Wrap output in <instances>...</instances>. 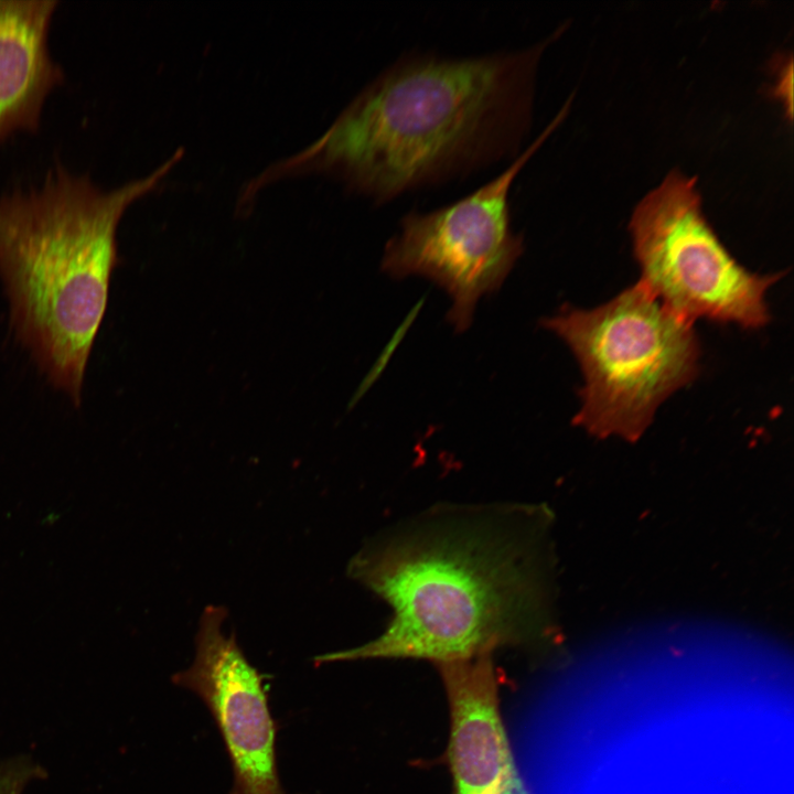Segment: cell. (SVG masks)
Instances as JSON below:
<instances>
[{"mask_svg":"<svg viewBox=\"0 0 794 794\" xmlns=\"http://www.w3.org/2000/svg\"><path fill=\"white\" fill-rule=\"evenodd\" d=\"M540 325L577 358L584 384L573 422L598 437L636 440L661 404L698 372L693 323L640 282L591 310L564 307Z\"/></svg>","mask_w":794,"mask_h":794,"instance_id":"cell-4","label":"cell"},{"mask_svg":"<svg viewBox=\"0 0 794 794\" xmlns=\"http://www.w3.org/2000/svg\"><path fill=\"white\" fill-rule=\"evenodd\" d=\"M629 228L639 282L666 308L691 323H769L766 291L782 275L755 273L734 259L702 213L696 178L669 172L637 203Z\"/></svg>","mask_w":794,"mask_h":794,"instance_id":"cell-5","label":"cell"},{"mask_svg":"<svg viewBox=\"0 0 794 794\" xmlns=\"http://www.w3.org/2000/svg\"><path fill=\"white\" fill-rule=\"evenodd\" d=\"M450 709L451 794H532L514 760L498 708L492 655L437 665Z\"/></svg>","mask_w":794,"mask_h":794,"instance_id":"cell-8","label":"cell"},{"mask_svg":"<svg viewBox=\"0 0 794 794\" xmlns=\"http://www.w3.org/2000/svg\"><path fill=\"white\" fill-rule=\"evenodd\" d=\"M568 106L501 173L450 204L408 212L385 245L382 270L394 279L421 276L442 288L452 301L447 320L459 333L470 328L479 300L501 288L524 253L523 235L512 225V186Z\"/></svg>","mask_w":794,"mask_h":794,"instance_id":"cell-6","label":"cell"},{"mask_svg":"<svg viewBox=\"0 0 794 794\" xmlns=\"http://www.w3.org/2000/svg\"><path fill=\"white\" fill-rule=\"evenodd\" d=\"M779 83L775 86V95L783 101L787 109V116L792 117V86H793V64L792 58L783 64L777 76Z\"/></svg>","mask_w":794,"mask_h":794,"instance_id":"cell-10","label":"cell"},{"mask_svg":"<svg viewBox=\"0 0 794 794\" xmlns=\"http://www.w3.org/2000/svg\"><path fill=\"white\" fill-rule=\"evenodd\" d=\"M530 46L453 57L410 52L374 77L311 146L248 182L319 173L373 203L466 176L522 152L541 55Z\"/></svg>","mask_w":794,"mask_h":794,"instance_id":"cell-1","label":"cell"},{"mask_svg":"<svg viewBox=\"0 0 794 794\" xmlns=\"http://www.w3.org/2000/svg\"><path fill=\"white\" fill-rule=\"evenodd\" d=\"M56 0H0V143L34 132L44 103L63 79L47 36Z\"/></svg>","mask_w":794,"mask_h":794,"instance_id":"cell-9","label":"cell"},{"mask_svg":"<svg viewBox=\"0 0 794 794\" xmlns=\"http://www.w3.org/2000/svg\"><path fill=\"white\" fill-rule=\"evenodd\" d=\"M0 794H10V792L7 788L0 786Z\"/></svg>","mask_w":794,"mask_h":794,"instance_id":"cell-11","label":"cell"},{"mask_svg":"<svg viewBox=\"0 0 794 794\" xmlns=\"http://www.w3.org/2000/svg\"><path fill=\"white\" fill-rule=\"evenodd\" d=\"M227 614L223 605L204 608L194 659L171 680L193 691L210 710L233 769L229 794H288L278 773L277 723L268 705L266 675L248 661L235 633L224 632Z\"/></svg>","mask_w":794,"mask_h":794,"instance_id":"cell-7","label":"cell"},{"mask_svg":"<svg viewBox=\"0 0 794 794\" xmlns=\"http://www.w3.org/2000/svg\"><path fill=\"white\" fill-rule=\"evenodd\" d=\"M539 560L528 539L478 525L430 528L355 556L348 573L393 616L371 642L315 665L420 658L436 665L535 644L550 627Z\"/></svg>","mask_w":794,"mask_h":794,"instance_id":"cell-2","label":"cell"},{"mask_svg":"<svg viewBox=\"0 0 794 794\" xmlns=\"http://www.w3.org/2000/svg\"><path fill=\"white\" fill-rule=\"evenodd\" d=\"M183 154L180 148L150 174L109 191L57 167L41 185L0 197V276L11 325L75 406L106 312L118 224Z\"/></svg>","mask_w":794,"mask_h":794,"instance_id":"cell-3","label":"cell"}]
</instances>
